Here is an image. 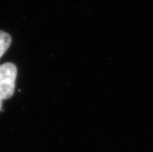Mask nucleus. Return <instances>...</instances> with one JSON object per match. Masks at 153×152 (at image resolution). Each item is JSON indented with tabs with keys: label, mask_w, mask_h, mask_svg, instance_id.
Returning a JSON list of instances; mask_svg holds the SVG:
<instances>
[{
	"label": "nucleus",
	"mask_w": 153,
	"mask_h": 152,
	"mask_svg": "<svg viewBox=\"0 0 153 152\" xmlns=\"http://www.w3.org/2000/svg\"><path fill=\"white\" fill-rule=\"evenodd\" d=\"M17 69L15 65L6 63L0 65V99H8L15 91Z\"/></svg>",
	"instance_id": "obj_1"
},
{
	"label": "nucleus",
	"mask_w": 153,
	"mask_h": 152,
	"mask_svg": "<svg viewBox=\"0 0 153 152\" xmlns=\"http://www.w3.org/2000/svg\"><path fill=\"white\" fill-rule=\"evenodd\" d=\"M11 42L12 39L10 35L4 31L0 30V58L10 47Z\"/></svg>",
	"instance_id": "obj_2"
},
{
	"label": "nucleus",
	"mask_w": 153,
	"mask_h": 152,
	"mask_svg": "<svg viewBox=\"0 0 153 152\" xmlns=\"http://www.w3.org/2000/svg\"><path fill=\"white\" fill-rule=\"evenodd\" d=\"M2 99H0V110L2 109Z\"/></svg>",
	"instance_id": "obj_3"
}]
</instances>
